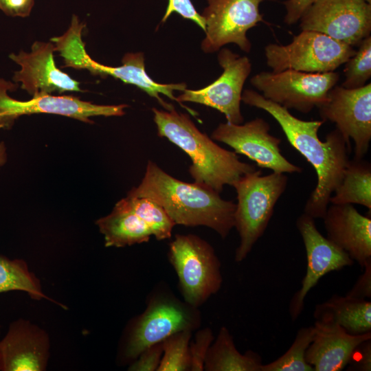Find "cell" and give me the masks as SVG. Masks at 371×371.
I'll use <instances>...</instances> for the list:
<instances>
[{"mask_svg":"<svg viewBox=\"0 0 371 371\" xmlns=\"http://www.w3.org/2000/svg\"><path fill=\"white\" fill-rule=\"evenodd\" d=\"M241 101L271 115L279 124L289 144L315 170L317 183L306 202L304 212L314 219L322 218L333 192L342 180L350 161L351 146L337 128L326 135L325 142L321 141L318 131L325 121L299 119L289 109L266 99L256 91L245 90Z\"/></svg>","mask_w":371,"mask_h":371,"instance_id":"obj_1","label":"cell"},{"mask_svg":"<svg viewBox=\"0 0 371 371\" xmlns=\"http://www.w3.org/2000/svg\"><path fill=\"white\" fill-rule=\"evenodd\" d=\"M127 194L155 201L176 225L205 226L223 239L234 227L236 203L211 188L173 177L152 161H148L141 183Z\"/></svg>","mask_w":371,"mask_h":371,"instance_id":"obj_2","label":"cell"},{"mask_svg":"<svg viewBox=\"0 0 371 371\" xmlns=\"http://www.w3.org/2000/svg\"><path fill=\"white\" fill-rule=\"evenodd\" d=\"M157 134L183 150L190 158L188 171L194 182L221 193L225 185L232 186L255 165L240 161L235 152L218 146L201 132L188 115L152 109Z\"/></svg>","mask_w":371,"mask_h":371,"instance_id":"obj_3","label":"cell"},{"mask_svg":"<svg viewBox=\"0 0 371 371\" xmlns=\"http://www.w3.org/2000/svg\"><path fill=\"white\" fill-rule=\"evenodd\" d=\"M201 322L199 308L180 300L166 285L156 286L147 297L144 312L126 328L118 352L120 363L130 364L148 347L177 332H193Z\"/></svg>","mask_w":371,"mask_h":371,"instance_id":"obj_4","label":"cell"},{"mask_svg":"<svg viewBox=\"0 0 371 371\" xmlns=\"http://www.w3.org/2000/svg\"><path fill=\"white\" fill-rule=\"evenodd\" d=\"M287 183L285 173L262 175L260 170H255L240 177L232 186L237 194L234 227L240 237L236 262L245 260L264 234Z\"/></svg>","mask_w":371,"mask_h":371,"instance_id":"obj_5","label":"cell"},{"mask_svg":"<svg viewBox=\"0 0 371 371\" xmlns=\"http://www.w3.org/2000/svg\"><path fill=\"white\" fill-rule=\"evenodd\" d=\"M168 258L188 304L199 308L220 290L221 262L214 247L203 238L192 234H176L168 245Z\"/></svg>","mask_w":371,"mask_h":371,"instance_id":"obj_6","label":"cell"},{"mask_svg":"<svg viewBox=\"0 0 371 371\" xmlns=\"http://www.w3.org/2000/svg\"><path fill=\"white\" fill-rule=\"evenodd\" d=\"M354 47L323 33L302 30L287 45L268 44L265 56L273 72L293 69L308 73L335 71L355 54Z\"/></svg>","mask_w":371,"mask_h":371,"instance_id":"obj_7","label":"cell"},{"mask_svg":"<svg viewBox=\"0 0 371 371\" xmlns=\"http://www.w3.org/2000/svg\"><path fill=\"white\" fill-rule=\"evenodd\" d=\"M339 79L335 71L308 73L286 69L260 72L250 82L266 99L306 114L327 100L328 92Z\"/></svg>","mask_w":371,"mask_h":371,"instance_id":"obj_8","label":"cell"},{"mask_svg":"<svg viewBox=\"0 0 371 371\" xmlns=\"http://www.w3.org/2000/svg\"><path fill=\"white\" fill-rule=\"evenodd\" d=\"M17 85L0 78V130L11 128L15 120L22 115L38 113L59 115L92 124V117L122 116L128 106L124 104H97L64 95L43 94L29 100H18L8 94V91L15 90Z\"/></svg>","mask_w":371,"mask_h":371,"instance_id":"obj_9","label":"cell"},{"mask_svg":"<svg viewBox=\"0 0 371 371\" xmlns=\"http://www.w3.org/2000/svg\"><path fill=\"white\" fill-rule=\"evenodd\" d=\"M60 56L64 63L62 67L87 69L94 76L102 78L110 76L125 83L135 85L155 98L166 111L174 109V106L165 102L160 94L176 101L174 91H183L186 89L185 83L161 84L155 82L146 71L144 56L142 52L126 53L122 59V65L107 66L93 60L87 53L85 43L82 38L74 36L64 43Z\"/></svg>","mask_w":371,"mask_h":371,"instance_id":"obj_10","label":"cell"},{"mask_svg":"<svg viewBox=\"0 0 371 371\" xmlns=\"http://www.w3.org/2000/svg\"><path fill=\"white\" fill-rule=\"evenodd\" d=\"M217 58L223 70L221 75L203 89H185L176 97V102L193 116L197 113L182 102H191L212 107L223 113L227 122L243 124L241 97L245 82L251 71V62L247 56H240L227 48L219 49Z\"/></svg>","mask_w":371,"mask_h":371,"instance_id":"obj_11","label":"cell"},{"mask_svg":"<svg viewBox=\"0 0 371 371\" xmlns=\"http://www.w3.org/2000/svg\"><path fill=\"white\" fill-rule=\"evenodd\" d=\"M264 1L207 0V6L201 14L205 23V37L201 42L203 52H218L229 43L249 52L251 44L247 32L265 21L259 10Z\"/></svg>","mask_w":371,"mask_h":371,"instance_id":"obj_12","label":"cell"},{"mask_svg":"<svg viewBox=\"0 0 371 371\" xmlns=\"http://www.w3.org/2000/svg\"><path fill=\"white\" fill-rule=\"evenodd\" d=\"M302 30L323 33L352 47L371 32V3L364 0H317L300 17Z\"/></svg>","mask_w":371,"mask_h":371,"instance_id":"obj_13","label":"cell"},{"mask_svg":"<svg viewBox=\"0 0 371 371\" xmlns=\"http://www.w3.org/2000/svg\"><path fill=\"white\" fill-rule=\"evenodd\" d=\"M318 109L322 120L335 123L350 146L353 140L354 159H363L371 140V84L357 89L336 85Z\"/></svg>","mask_w":371,"mask_h":371,"instance_id":"obj_14","label":"cell"},{"mask_svg":"<svg viewBox=\"0 0 371 371\" xmlns=\"http://www.w3.org/2000/svg\"><path fill=\"white\" fill-rule=\"evenodd\" d=\"M269 131V123L256 117L243 124L221 123L212 131L211 138L228 145L236 153L247 157L260 168L280 173L301 172L302 168L282 154L281 139Z\"/></svg>","mask_w":371,"mask_h":371,"instance_id":"obj_15","label":"cell"},{"mask_svg":"<svg viewBox=\"0 0 371 371\" xmlns=\"http://www.w3.org/2000/svg\"><path fill=\"white\" fill-rule=\"evenodd\" d=\"M296 227L305 247L307 267L301 287L290 301L289 310L293 321L302 313L306 295L322 277L354 264L345 251L318 231L313 217L302 213L296 220Z\"/></svg>","mask_w":371,"mask_h":371,"instance_id":"obj_16","label":"cell"},{"mask_svg":"<svg viewBox=\"0 0 371 371\" xmlns=\"http://www.w3.org/2000/svg\"><path fill=\"white\" fill-rule=\"evenodd\" d=\"M54 52L55 45L51 41H37L30 52L21 50L18 54H10V58L21 67L14 72L13 80L21 82V88L32 97L53 92L85 91L80 88L79 82L56 66Z\"/></svg>","mask_w":371,"mask_h":371,"instance_id":"obj_17","label":"cell"},{"mask_svg":"<svg viewBox=\"0 0 371 371\" xmlns=\"http://www.w3.org/2000/svg\"><path fill=\"white\" fill-rule=\"evenodd\" d=\"M47 333L29 320L12 322L0 340V371H43L49 357Z\"/></svg>","mask_w":371,"mask_h":371,"instance_id":"obj_18","label":"cell"},{"mask_svg":"<svg viewBox=\"0 0 371 371\" xmlns=\"http://www.w3.org/2000/svg\"><path fill=\"white\" fill-rule=\"evenodd\" d=\"M326 238L363 267L371 260V218L352 204H331L324 215Z\"/></svg>","mask_w":371,"mask_h":371,"instance_id":"obj_19","label":"cell"},{"mask_svg":"<svg viewBox=\"0 0 371 371\" xmlns=\"http://www.w3.org/2000/svg\"><path fill=\"white\" fill-rule=\"evenodd\" d=\"M313 328L305 359L314 371L342 370L349 363L356 348L371 339V332L351 335L331 322L315 320Z\"/></svg>","mask_w":371,"mask_h":371,"instance_id":"obj_20","label":"cell"},{"mask_svg":"<svg viewBox=\"0 0 371 371\" xmlns=\"http://www.w3.org/2000/svg\"><path fill=\"white\" fill-rule=\"evenodd\" d=\"M313 317L335 323L351 335L371 332V302L366 299L334 295L315 306Z\"/></svg>","mask_w":371,"mask_h":371,"instance_id":"obj_21","label":"cell"},{"mask_svg":"<svg viewBox=\"0 0 371 371\" xmlns=\"http://www.w3.org/2000/svg\"><path fill=\"white\" fill-rule=\"evenodd\" d=\"M104 236L106 247H124L149 241L152 233L135 213L122 200L117 201L108 215L95 221Z\"/></svg>","mask_w":371,"mask_h":371,"instance_id":"obj_22","label":"cell"},{"mask_svg":"<svg viewBox=\"0 0 371 371\" xmlns=\"http://www.w3.org/2000/svg\"><path fill=\"white\" fill-rule=\"evenodd\" d=\"M262 359L256 352L241 354L225 326L219 329L211 344L204 363L206 371H261Z\"/></svg>","mask_w":371,"mask_h":371,"instance_id":"obj_23","label":"cell"},{"mask_svg":"<svg viewBox=\"0 0 371 371\" xmlns=\"http://www.w3.org/2000/svg\"><path fill=\"white\" fill-rule=\"evenodd\" d=\"M331 204H359L371 210V165L363 159H350Z\"/></svg>","mask_w":371,"mask_h":371,"instance_id":"obj_24","label":"cell"},{"mask_svg":"<svg viewBox=\"0 0 371 371\" xmlns=\"http://www.w3.org/2000/svg\"><path fill=\"white\" fill-rule=\"evenodd\" d=\"M13 291L25 292L33 300H48L67 308L43 293L40 280L30 270L25 260L0 255V293Z\"/></svg>","mask_w":371,"mask_h":371,"instance_id":"obj_25","label":"cell"},{"mask_svg":"<svg viewBox=\"0 0 371 371\" xmlns=\"http://www.w3.org/2000/svg\"><path fill=\"white\" fill-rule=\"evenodd\" d=\"M149 227L157 240L168 239L176 225L165 210L157 202L146 197L127 196L121 199Z\"/></svg>","mask_w":371,"mask_h":371,"instance_id":"obj_26","label":"cell"},{"mask_svg":"<svg viewBox=\"0 0 371 371\" xmlns=\"http://www.w3.org/2000/svg\"><path fill=\"white\" fill-rule=\"evenodd\" d=\"M313 333V326L300 328L290 348L275 361L262 364L261 371H314L305 359Z\"/></svg>","mask_w":371,"mask_h":371,"instance_id":"obj_27","label":"cell"},{"mask_svg":"<svg viewBox=\"0 0 371 371\" xmlns=\"http://www.w3.org/2000/svg\"><path fill=\"white\" fill-rule=\"evenodd\" d=\"M192 331L182 330L165 339L163 355L157 371H188L190 368L189 345Z\"/></svg>","mask_w":371,"mask_h":371,"instance_id":"obj_28","label":"cell"},{"mask_svg":"<svg viewBox=\"0 0 371 371\" xmlns=\"http://www.w3.org/2000/svg\"><path fill=\"white\" fill-rule=\"evenodd\" d=\"M355 53L346 63L341 87L357 89L363 87L371 77V36L363 39Z\"/></svg>","mask_w":371,"mask_h":371,"instance_id":"obj_29","label":"cell"},{"mask_svg":"<svg viewBox=\"0 0 371 371\" xmlns=\"http://www.w3.org/2000/svg\"><path fill=\"white\" fill-rule=\"evenodd\" d=\"M214 340L212 330L206 327L197 329L193 340H190L189 352L191 371L204 370V363L208 350Z\"/></svg>","mask_w":371,"mask_h":371,"instance_id":"obj_30","label":"cell"},{"mask_svg":"<svg viewBox=\"0 0 371 371\" xmlns=\"http://www.w3.org/2000/svg\"><path fill=\"white\" fill-rule=\"evenodd\" d=\"M163 355L161 342L153 344L144 351L131 362L128 367L129 371H155L159 366Z\"/></svg>","mask_w":371,"mask_h":371,"instance_id":"obj_31","label":"cell"},{"mask_svg":"<svg viewBox=\"0 0 371 371\" xmlns=\"http://www.w3.org/2000/svg\"><path fill=\"white\" fill-rule=\"evenodd\" d=\"M173 12L177 13L183 19L192 21L205 32V21L196 10L191 0H168L166 10L161 21L165 22Z\"/></svg>","mask_w":371,"mask_h":371,"instance_id":"obj_32","label":"cell"},{"mask_svg":"<svg viewBox=\"0 0 371 371\" xmlns=\"http://www.w3.org/2000/svg\"><path fill=\"white\" fill-rule=\"evenodd\" d=\"M347 370H371V339L360 344L355 350Z\"/></svg>","mask_w":371,"mask_h":371,"instance_id":"obj_33","label":"cell"},{"mask_svg":"<svg viewBox=\"0 0 371 371\" xmlns=\"http://www.w3.org/2000/svg\"><path fill=\"white\" fill-rule=\"evenodd\" d=\"M363 273L357 278L347 295L361 299L371 297V260L363 266Z\"/></svg>","mask_w":371,"mask_h":371,"instance_id":"obj_34","label":"cell"},{"mask_svg":"<svg viewBox=\"0 0 371 371\" xmlns=\"http://www.w3.org/2000/svg\"><path fill=\"white\" fill-rule=\"evenodd\" d=\"M317 0H286L284 21L289 25L299 21L302 14Z\"/></svg>","mask_w":371,"mask_h":371,"instance_id":"obj_35","label":"cell"},{"mask_svg":"<svg viewBox=\"0 0 371 371\" xmlns=\"http://www.w3.org/2000/svg\"><path fill=\"white\" fill-rule=\"evenodd\" d=\"M34 4V0H0V10L11 16H28Z\"/></svg>","mask_w":371,"mask_h":371,"instance_id":"obj_36","label":"cell"},{"mask_svg":"<svg viewBox=\"0 0 371 371\" xmlns=\"http://www.w3.org/2000/svg\"><path fill=\"white\" fill-rule=\"evenodd\" d=\"M8 159L7 148L3 142H0V167L5 164Z\"/></svg>","mask_w":371,"mask_h":371,"instance_id":"obj_37","label":"cell"},{"mask_svg":"<svg viewBox=\"0 0 371 371\" xmlns=\"http://www.w3.org/2000/svg\"><path fill=\"white\" fill-rule=\"evenodd\" d=\"M366 1V2H368V3H371V0H364Z\"/></svg>","mask_w":371,"mask_h":371,"instance_id":"obj_38","label":"cell"},{"mask_svg":"<svg viewBox=\"0 0 371 371\" xmlns=\"http://www.w3.org/2000/svg\"><path fill=\"white\" fill-rule=\"evenodd\" d=\"M0 329H1V326H0Z\"/></svg>","mask_w":371,"mask_h":371,"instance_id":"obj_39","label":"cell"}]
</instances>
